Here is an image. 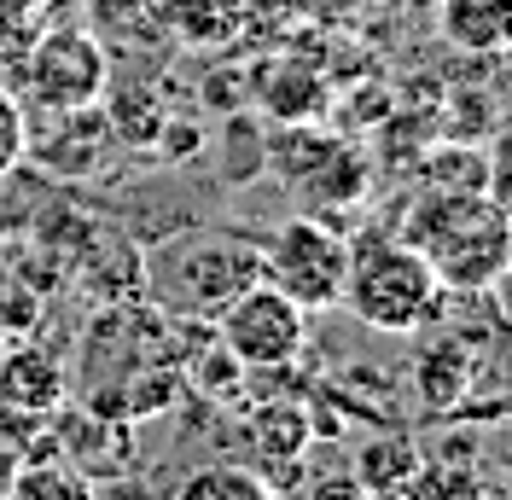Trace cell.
Wrapping results in <instances>:
<instances>
[{"label":"cell","mask_w":512,"mask_h":500,"mask_svg":"<svg viewBox=\"0 0 512 500\" xmlns=\"http://www.w3.org/2000/svg\"><path fill=\"white\" fill-rule=\"evenodd\" d=\"M76 407L99 419H158L187 396V320H169L146 297L105 303L70 373Z\"/></svg>","instance_id":"obj_1"},{"label":"cell","mask_w":512,"mask_h":500,"mask_svg":"<svg viewBox=\"0 0 512 500\" xmlns=\"http://www.w3.org/2000/svg\"><path fill=\"white\" fill-rule=\"evenodd\" d=\"M256 280H262L256 239L233 227H181L140 256V297L169 320L192 326H210Z\"/></svg>","instance_id":"obj_2"},{"label":"cell","mask_w":512,"mask_h":500,"mask_svg":"<svg viewBox=\"0 0 512 500\" xmlns=\"http://www.w3.org/2000/svg\"><path fill=\"white\" fill-rule=\"evenodd\" d=\"M402 239L431 262V274H437L443 291L478 297V291L507 280L512 233H507V204L495 192H425L419 187L414 210L402 221Z\"/></svg>","instance_id":"obj_3"},{"label":"cell","mask_w":512,"mask_h":500,"mask_svg":"<svg viewBox=\"0 0 512 500\" xmlns=\"http://www.w3.org/2000/svg\"><path fill=\"white\" fill-rule=\"evenodd\" d=\"M443 303V285L431 262L402 233H367L350 245V280L344 309L373 332H419Z\"/></svg>","instance_id":"obj_4"},{"label":"cell","mask_w":512,"mask_h":500,"mask_svg":"<svg viewBox=\"0 0 512 500\" xmlns=\"http://www.w3.org/2000/svg\"><path fill=\"white\" fill-rule=\"evenodd\" d=\"M256 262H262V285H274L291 297L303 314L338 309L344 303V280H350V239L332 233L326 221L291 216L274 227L268 239H256Z\"/></svg>","instance_id":"obj_5"},{"label":"cell","mask_w":512,"mask_h":500,"mask_svg":"<svg viewBox=\"0 0 512 500\" xmlns=\"http://www.w3.org/2000/svg\"><path fill=\"white\" fill-rule=\"evenodd\" d=\"M18 88L24 111H70V105H99L111 94V53L105 35L82 24H53L24 47L18 59Z\"/></svg>","instance_id":"obj_6"},{"label":"cell","mask_w":512,"mask_h":500,"mask_svg":"<svg viewBox=\"0 0 512 500\" xmlns=\"http://www.w3.org/2000/svg\"><path fill=\"white\" fill-rule=\"evenodd\" d=\"M210 332H216V344H222L239 367L280 373V367H291V361L303 355V344H309V314L297 309L291 297H280L274 285L256 280L210 320Z\"/></svg>","instance_id":"obj_7"},{"label":"cell","mask_w":512,"mask_h":500,"mask_svg":"<svg viewBox=\"0 0 512 500\" xmlns=\"http://www.w3.org/2000/svg\"><path fill=\"white\" fill-rule=\"evenodd\" d=\"M41 123L24 134V163H35L41 175H59V181H82L99 175L105 152L117 146L105 105H70V111H41Z\"/></svg>","instance_id":"obj_8"},{"label":"cell","mask_w":512,"mask_h":500,"mask_svg":"<svg viewBox=\"0 0 512 500\" xmlns=\"http://www.w3.org/2000/svg\"><path fill=\"white\" fill-rule=\"evenodd\" d=\"M64 396H70V367H64L53 349L18 344L12 355H0V407L47 419V413L64 407Z\"/></svg>","instance_id":"obj_9"},{"label":"cell","mask_w":512,"mask_h":500,"mask_svg":"<svg viewBox=\"0 0 512 500\" xmlns=\"http://www.w3.org/2000/svg\"><path fill=\"white\" fill-rule=\"evenodd\" d=\"M239 437H245V448H251V460H256L251 471H268V466H280V460H303L315 431H309V407L297 402V396H268V402H256L245 413Z\"/></svg>","instance_id":"obj_10"},{"label":"cell","mask_w":512,"mask_h":500,"mask_svg":"<svg viewBox=\"0 0 512 500\" xmlns=\"http://www.w3.org/2000/svg\"><path fill=\"white\" fill-rule=\"evenodd\" d=\"M472 373H478V361H472V344L466 338H431V344L414 355V396L425 413H448V407L460 402V396H472Z\"/></svg>","instance_id":"obj_11"},{"label":"cell","mask_w":512,"mask_h":500,"mask_svg":"<svg viewBox=\"0 0 512 500\" xmlns=\"http://www.w3.org/2000/svg\"><path fill=\"white\" fill-rule=\"evenodd\" d=\"M419 187L425 192H495L507 204V192H501V157L478 152L472 140L466 146L460 140L431 146V152L419 157Z\"/></svg>","instance_id":"obj_12"},{"label":"cell","mask_w":512,"mask_h":500,"mask_svg":"<svg viewBox=\"0 0 512 500\" xmlns=\"http://www.w3.org/2000/svg\"><path fill=\"white\" fill-rule=\"evenodd\" d=\"M437 24L460 53H483L495 59L512 35V0H443L437 6Z\"/></svg>","instance_id":"obj_13"},{"label":"cell","mask_w":512,"mask_h":500,"mask_svg":"<svg viewBox=\"0 0 512 500\" xmlns=\"http://www.w3.org/2000/svg\"><path fill=\"white\" fill-rule=\"evenodd\" d=\"M419 460H425V454H419L408 437L384 431L379 442H361V448H355V471H350V477H355V483H367V489L379 495V489H402V483L419 471Z\"/></svg>","instance_id":"obj_14"},{"label":"cell","mask_w":512,"mask_h":500,"mask_svg":"<svg viewBox=\"0 0 512 500\" xmlns=\"http://www.w3.org/2000/svg\"><path fill=\"white\" fill-rule=\"evenodd\" d=\"M6 500H94V477L70 460H30L12 477Z\"/></svg>","instance_id":"obj_15"},{"label":"cell","mask_w":512,"mask_h":500,"mask_svg":"<svg viewBox=\"0 0 512 500\" xmlns=\"http://www.w3.org/2000/svg\"><path fill=\"white\" fill-rule=\"evenodd\" d=\"M175 500H280L251 466H204L175 489Z\"/></svg>","instance_id":"obj_16"},{"label":"cell","mask_w":512,"mask_h":500,"mask_svg":"<svg viewBox=\"0 0 512 500\" xmlns=\"http://www.w3.org/2000/svg\"><path fill=\"white\" fill-rule=\"evenodd\" d=\"M222 157H227V181H251L262 175V128L256 117H227V134H222Z\"/></svg>","instance_id":"obj_17"},{"label":"cell","mask_w":512,"mask_h":500,"mask_svg":"<svg viewBox=\"0 0 512 500\" xmlns=\"http://www.w3.org/2000/svg\"><path fill=\"white\" fill-rule=\"evenodd\" d=\"M24 134H30V111L18 105L12 88H0V181L24 169Z\"/></svg>","instance_id":"obj_18"},{"label":"cell","mask_w":512,"mask_h":500,"mask_svg":"<svg viewBox=\"0 0 512 500\" xmlns=\"http://www.w3.org/2000/svg\"><path fill=\"white\" fill-rule=\"evenodd\" d=\"M94 35H140V24H158V0H88Z\"/></svg>","instance_id":"obj_19"},{"label":"cell","mask_w":512,"mask_h":500,"mask_svg":"<svg viewBox=\"0 0 512 500\" xmlns=\"http://www.w3.org/2000/svg\"><path fill=\"white\" fill-rule=\"evenodd\" d=\"M303 500H373V489L355 483V477H315Z\"/></svg>","instance_id":"obj_20"},{"label":"cell","mask_w":512,"mask_h":500,"mask_svg":"<svg viewBox=\"0 0 512 500\" xmlns=\"http://www.w3.org/2000/svg\"><path fill=\"white\" fill-rule=\"evenodd\" d=\"M0 500H6V483H0Z\"/></svg>","instance_id":"obj_21"},{"label":"cell","mask_w":512,"mask_h":500,"mask_svg":"<svg viewBox=\"0 0 512 500\" xmlns=\"http://www.w3.org/2000/svg\"><path fill=\"white\" fill-rule=\"evenodd\" d=\"M0 338H6V332H0Z\"/></svg>","instance_id":"obj_22"}]
</instances>
